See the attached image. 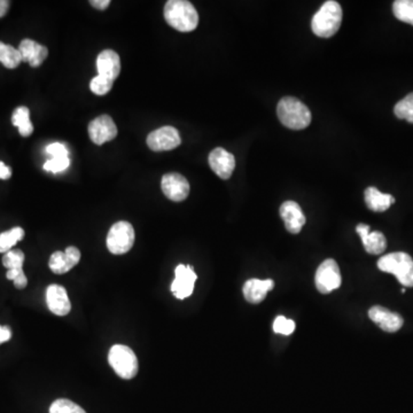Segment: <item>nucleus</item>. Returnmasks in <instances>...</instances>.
I'll return each instance as SVG.
<instances>
[{
	"mask_svg": "<svg viewBox=\"0 0 413 413\" xmlns=\"http://www.w3.org/2000/svg\"><path fill=\"white\" fill-rule=\"evenodd\" d=\"M164 19L170 27L180 33L195 30L199 24L195 7L186 0H169L164 6Z\"/></svg>",
	"mask_w": 413,
	"mask_h": 413,
	"instance_id": "f257e3e1",
	"label": "nucleus"
},
{
	"mask_svg": "<svg viewBox=\"0 0 413 413\" xmlns=\"http://www.w3.org/2000/svg\"><path fill=\"white\" fill-rule=\"evenodd\" d=\"M276 114L283 125L292 130H304L309 127L311 113L302 101L294 97H283L276 107Z\"/></svg>",
	"mask_w": 413,
	"mask_h": 413,
	"instance_id": "f03ea898",
	"label": "nucleus"
},
{
	"mask_svg": "<svg viewBox=\"0 0 413 413\" xmlns=\"http://www.w3.org/2000/svg\"><path fill=\"white\" fill-rule=\"evenodd\" d=\"M342 22V8L340 3L328 0L322 5L311 21L313 34L322 38H330L337 34Z\"/></svg>",
	"mask_w": 413,
	"mask_h": 413,
	"instance_id": "7ed1b4c3",
	"label": "nucleus"
},
{
	"mask_svg": "<svg viewBox=\"0 0 413 413\" xmlns=\"http://www.w3.org/2000/svg\"><path fill=\"white\" fill-rule=\"evenodd\" d=\"M378 267L383 272L394 274L404 287H413V258L409 254H387L378 261Z\"/></svg>",
	"mask_w": 413,
	"mask_h": 413,
	"instance_id": "20e7f679",
	"label": "nucleus"
},
{
	"mask_svg": "<svg viewBox=\"0 0 413 413\" xmlns=\"http://www.w3.org/2000/svg\"><path fill=\"white\" fill-rule=\"evenodd\" d=\"M108 362L122 379H134L138 374V360L134 350L123 344H115L108 353Z\"/></svg>",
	"mask_w": 413,
	"mask_h": 413,
	"instance_id": "39448f33",
	"label": "nucleus"
},
{
	"mask_svg": "<svg viewBox=\"0 0 413 413\" xmlns=\"http://www.w3.org/2000/svg\"><path fill=\"white\" fill-rule=\"evenodd\" d=\"M134 227L128 222H117L114 224L107 236V248L114 255H123L134 247Z\"/></svg>",
	"mask_w": 413,
	"mask_h": 413,
	"instance_id": "423d86ee",
	"label": "nucleus"
},
{
	"mask_svg": "<svg viewBox=\"0 0 413 413\" xmlns=\"http://www.w3.org/2000/svg\"><path fill=\"white\" fill-rule=\"evenodd\" d=\"M340 267L332 258L324 261L316 271L315 283L317 290L322 294H328L341 286Z\"/></svg>",
	"mask_w": 413,
	"mask_h": 413,
	"instance_id": "0eeeda50",
	"label": "nucleus"
},
{
	"mask_svg": "<svg viewBox=\"0 0 413 413\" xmlns=\"http://www.w3.org/2000/svg\"><path fill=\"white\" fill-rule=\"evenodd\" d=\"M182 143L179 132L176 128L162 127L153 131L147 137V145L154 152L175 150Z\"/></svg>",
	"mask_w": 413,
	"mask_h": 413,
	"instance_id": "6e6552de",
	"label": "nucleus"
},
{
	"mask_svg": "<svg viewBox=\"0 0 413 413\" xmlns=\"http://www.w3.org/2000/svg\"><path fill=\"white\" fill-rule=\"evenodd\" d=\"M197 279V276L193 267L179 264L175 270V280L171 283V292L177 299L184 300L193 293Z\"/></svg>",
	"mask_w": 413,
	"mask_h": 413,
	"instance_id": "1a4fd4ad",
	"label": "nucleus"
},
{
	"mask_svg": "<svg viewBox=\"0 0 413 413\" xmlns=\"http://www.w3.org/2000/svg\"><path fill=\"white\" fill-rule=\"evenodd\" d=\"M161 188L169 200L175 202L184 201L190 194V183L186 178L177 173H169L162 177Z\"/></svg>",
	"mask_w": 413,
	"mask_h": 413,
	"instance_id": "9d476101",
	"label": "nucleus"
},
{
	"mask_svg": "<svg viewBox=\"0 0 413 413\" xmlns=\"http://www.w3.org/2000/svg\"><path fill=\"white\" fill-rule=\"evenodd\" d=\"M117 132L116 124L108 115H100L89 124V136L96 145L115 139Z\"/></svg>",
	"mask_w": 413,
	"mask_h": 413,
	"instance_id": "9b49d317",
	"label": "nucleus"
},
{
	"mask_svg": "<svg viewBox=\"0 0 413 413\" xmlns=\"http://www.w3.org/2000/svg\"><path fill=\"white\" fill-rule=\"evenodd\" d=\"M208 160H209L211 170L222 179H229L232 176L236 168V159L234 154L218 147L213 152H210Z\"/></svg>",
	"mask_w": 413,
	"mask_h": 413,
	"instance_id": "f8f14e48",
	"label": "nucleus"
},
{
	"mask_svg": "<svg viewBox=\"0 0 413 413\" xmlns=\"http://www.w3.org/2000/svg\"><path fill=\"white\" fill-rule=\"evenodd\" d=\"M369 317L374 323L378 324L381 330L388 333H395L403 326L404 320L401 315L392 313L386 308L374 306L369 310Z\"/></svg>",
	"mask_w": 413,
	"mask_h": 413,
	"instance_id": "ddd939ff",
	"label": "nucleus"
},
{
	"mask_svg": "<svg viewBox=\"0 0 413 413\" xmlns=\"http://www.w3.org/2000/svg\"><path fill=\"white\" fill-rule=\"evenodd\" d=\"M80 260V252L76 247L70 246L64 252L52 254L49 267L54 274H67L73 267H76Z\"/></svg>",
	"mask_w": 413,
	"mask_h": 413,
	"instance_id": "4468645a",
	"label": "nucleus"
},
{
	"mask_svg": "<svg viewBox=\"0 0 413 413\" xmlns=\"http://www.w3.org/2000/svg\"><path fill=\"white\" fill-rule=\"evenodd\" d=\"M280 216L290 234H300L306 224V216L295 201H286L280 206Z\"/></svg>",
	"mask_w": 413,
	"mask_h": 413,
	"instance_id": "2eb2a0df",
	"label": "nucleus"
},
{
	"mask_svg": "<svg viewBox=\"0 0 413 413\" xmlns=\"http://www.w3.org/2000/svg\"><path fill=\"white\" fill-rule=\"evenodd\" d=\"M46 304L51 313L57 316H67L71 310L67 290L60 285H50L47 287Z\"/></svg>",
	"mask_w": 413,
	"mask_h": 413,
	"instance_id": "dca6fc26",
	"label": "nucleus"
},
{
	"mask_svg": "<svg viewBox=\"0 0 413 413\" xmlns=\"http://www.w3.org/2000/svg\"><path fill=\"white\" fill-rule=\"evenodd\" d=\"M357 234H360L364 248L367 253L372 255L383 254L387 248V240L379 231H371L367 224H358L356 227Z\"/></svg>",
	"mask_w": 413,
	"mask_h": 413,
	"instance_id": "f3484780",
	"label": "nucleus"
},
{
	"mask_svg": "<svg viewBox=\"0 0 413 413\" xmlns=\"http://www.w3.org/2000/svg\"><path fill=\"white\" fill-rule=\"evenodd\" d=\"M21 58L24 62H28L31 67H39L46 60L49 50L46 46L40 45L33 39H24L19 46Z\"/></svg>",
	"mask_w": 413,
	"mask_h": 413,
	"instance_id": "a211bd4d",
	"label": "nucleus"
},
{
	"mask_svg": "<svg viewBox=\"0 0 413 413\" xmlns=\"http://www.w3.org/2000/svg\"><path fill=\"white\" fill-rule=\"evenodd\" d=\"M98 75L109 80H116L121 73L120 55L113 50H105L98 55Z\"/></svg>",
	"mask_w": 413,
	"mask_h": 413,
	"instance_id": "6ab92c4d",
	"label": "nucleus"
},
{
	"mask_svg": "<svg viewBox=\"0 0 413 413\" xmlns=\"http://www.w3.org/2000/svg\"><path fill=\"white\" fill-rule=\"evenodd\" d=\"M274 280L249 279L243 285V297L249 304H258L267 297V292L274 288Z\"/></svg>",
	"mask_w": 413,
	"mask_h": 413,
	"instance_id": "aec40b11",
	"label": "nucleus"
},
{
	"mask_svg": "<svg viewBox=\"0 0 413 413\" xmlns=\"http://www.w3.org/2000/svg\"><path fill=\"white\" fill-rule=\"evenodd\" d=\"M394 202H395V197L393 195L383 193L376 187H367L365 190V204L372 211L376 213L386 211Z\"/></svg>",
	"mask_w": 413,
	"mask_h": 413,
	"instance_id": "412c9836",
	"label": "nucleus"
},
{
	"mask_svg": "<svg viewBox=\"0 0 413 413\" xmlns=\"http://www.w3.org/2000/svg\"><path fill=\"white\" fill-rule=\"evenodd\" d=\"M12 122L14 127L19 128L22 137H29L34 132V125L30 121V110L26 106L17 107L14 110Z\"/></svg>",
	"mask_w": 413,
	"mask_h": 413,
	"instance_id": "4be33fe9",
	"label": "nucleus"
},
{
	"mask_svg": "<svg viewBox=\"0 0 413 413\" xmlns=\"http://www.w3.org/2000/svg\"><path fill=\"white\" fill-rule=\"evenodd\" d=\"M0 62L8 69H15L22 62V58L15 47L0 42Z\"/></svg>",
	"mask_w": 413,
	"mask_h": 413,
	"instance_id": "5701e85b",
	"label": "nucleus"
},
{
	"mask_svg": "<svg viewBox=\"0 0 413 413\" xmlns=\"http://www.w3.org/2000/svg\"><path fill=\"white\" fill-rule=\"evenodd\" d=\"M24 238V230L20 227H13L12 230L0 234V253L6 254L10 252Z\"/></svg>",
	"mask_w": 413,
	"mask_h": 413,
	"instance_id": "b1692460",
	"label": "nucleus"
},
{
	"mask_svg": "<svg viewBox=\"0 0 413 413\" xmlns=\"http://www.w3.org/2000/svg\"><path fill=\"white\" fill-rule=\"evenodd\" d=\"M393 12L396 19L413 26V0H396Z\"/></svg>",
	"mask_w": 413,
	"mask_h": 413,
	"instance_id": "393cba45",
	"label": "nucleus"
},
{
	"mask_svg": "<svg viewBox=\"0 0 413 413\" xmlns=\"http://www.w3.org/2000/svg\"><path fill=\"white\" fill-rule=\"evenodd\" d=\"M394 113L397 118L407 121L409 123L413 124V92L396 103Z\"/></svg>",
	"mask_w": 413,
	"mask_h": 413,
	"instance_id": "a878e982",
	"label": "nucleus"
},
{
	"mask_svg": "<svg viewBox=\"0 0 413 413\" xmlns=\"http://www.w3.org/2000/svg\"><path fill=\"white\" fill-rule=\"evenodd\" d=\"M24 254L21 249H12L3 257V265L7 270H21L24 269Z\"/></svg>",
	"mask_w": 413,
	"mask_h": 413,
	"instance_id": "bb28decb",
	"label": "nucleus"
},
{
	"mask_svg": "<svg viewBox=\"0 0 413 413\" xmlns=\"http://www.w3.org/2000/svg\"><path fill=\"white\" fill-rule=\"evenodd\" d=\"M50 413H87L84 409L66 398L54 401L50 407Z\"/></svg>",
	"mask_w": 413,
	"mask_h": 413,
	"instance_id": "cd10ccee",
	"label": "nucleus"
},
{
	"mask_svg": "<svg viewBox=\"0 0 413 413\" xmlns=\"http://www.w3.org/2000/svg\"><path fill=\"white\" fill-rule=\"evenodd\" d=\"M113 84L114 80L98 75V76L94 77V80H91L90 89L97 96H105L112 90Z\"/></svg>",
	"mask_w": 413,
	"mask_h": 413,
	"instance_id": "c85d7f7f",
	"label": "nucleus"
},
{
	"mask_svg": "<svg viewBox=\"0 0 413 413\" xmlns=\"http://www.w3.org/2000/svg\"><path fill=\"white\" fill-rule=\"evenodd\" d=\"M274 333L290 335L295 331V322L287 319L286 317L278 316L274 323Z\"/></svg>",
	"mask_w": 413,
	"mask_h": 413,
	"instance_id": "c756f323",
	"label": "nucleus"
},
{
	"mask_svg": "<svg viewBox=\"0 0 413 413\" xmlns=\"http://www.w3.org/2000/svg\"><path fill=\"white\" fill-rule=\"evenodd\" d=\"M70 166L69 157H57L50 159L44 164V169L49 173H58L64 171Z\"/></svg>",
	"mask_w": 413,
	"mask_h": 413,
	"instance_id": "7c9ffc66",
	"label": "nucleus"
},
{
	"mask_svg": "<svg viewBox=\"0 0 413 413\" xmlns=\"http://www.w3.org/2000/svg\"><path fill=\"white\" fill-rule=\"evenodd\" d=\"M7 279L13 280L14 286L19 290H24L28 285V279L24 274V269L21 270H7Z\"/></svg>",
	"mask_w": 413,
	"mask_h": 413,
	"instance_id": "2f4dec72",
	"label": "nucleus"
},
{
	"mask_svg": "<svg viewBox=\"0 0 413 413\" xmlns=\"http://www.w3.org/2000/svg\"><path fill=\"white\" fill-rule=\"evenodd\" d=\"M46 153L51 155V159H57V157H68L69 152L64 143H52L46 147Z\"/></svg>",
	"mask_w": 413,
	"mask_h": 413,
	"instance_id": "473e14b6",
	"label": "nucleus"
},
{
	"mask_svg": "<svg viewBox=\"0 0 413 413\" xmlns=\"http://www.w3.org/2000/svg\"><path fill=\"white\" fill-rule=\"evenodd\" d=\"M12 331L8 326H0V344L10 340Z\"/></svg>",
	"mask_w": 413,
	"mask_h": 413,
	"instance_id": "72a5a7b5",
	"label": "nucleus"
},
{
	"mask_svg": "<svg viewBox=\"0 0 413 413\" xmlns=\"http://www.w3.org/2000/svg\"><path fill=\"white\" fill-rule=\"evenodd\" d=\"M10 176H12V169L0 161V179H8Z\"/></svg>",
	"mask_w": 413,
	"mask_h": 413,
	"instance_id": "f704fd0d",
	"label": "nucleus"
},
{
	"mask_svg": "<svg viewBox=\"0 0 413 413\" xmlns=\"http://www.w3.org/2000/svg\"><path fill=\"white\" fill-rule=\"evenodd\" d=\"M91 5L97 8V10H106L107 7L110 5V0H92L90 1Z\"/></svg>",
	"mask_w": 413,
	"mask_h": 413,
	"instance_id": "c9c22d12",
	"label": "nucleus"
},
{
	"mask_svg": "<svg viewBox=\"0 0 413 413\" xmlns=\"http://www.w3.org/2000/svg\"><path fill=\"white\" fill-rule=\"evenodd\" d=\"M8 8H10V1H7V0H0V17L6 15Z\"/></svg>",
	"mask_w": 413,
	"mask_h": 413,
	"instance_id": "e433bc0d",
	"label": "nucleus"
}]
</instances>
